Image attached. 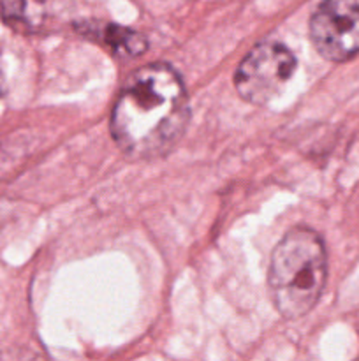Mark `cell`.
Instances as JSON below:
<instances>
[{
  "label": "cell",
  "instance_id": "cell-5",
  "mask_svg": "<svg viewBox=\"0 0 359 361\" xmlns=\"http://www.w3.org/2000/svg\"><path fill=\"white\" fill-rule=\"evenodd\" d=\"M97 35L102 42H106L118 55L139 56L148 48L146 39L139 32L120 27V25H104L101 30H97Z\"/></svg>",
  "mask_w": 359,
  "mask_h": 361
},
{
  "label": "cell",
  "instance_id": "cell-7",
  "mask_svg": "<svg viewBox=\"0 0 359 361\" xmlns=\"http://www.w3.org/2000/svg\"><path fill=\"white\" fill-rule=\"evenodd\" d=\"M0 94H2V90H0Z\"/></svg>",
  "mask_w": 359,
  "mask_h": 361
},
{
  "label": "cell",
  "instance_id": "cell-4",
  "mask_svg": "<svg viewBox=\"0 0 359 361\" xmlns=\"http://www.w3.org/2000/svg\"><path fill=\"white\" fill-rule=\"evenodd\" d=\"M310 37L324 59L345 62L359 53V0H322L310 20Z\"/></svg>",
  "mask_w": 359,
  "mask_h": 361
},
{
  "label": "cell",
  "instance_id": "cell-1",
  "mask_svg": "<svg viewBox=\"0 0 359 361\" xmlns=\"http://www.w3.org/2000/svg\"><path fill=\"white\" fill-rule=\"evenodd\" d=\"M189 123V97L168 63H148L123 85L111 111L113 140L129 157L144 161L168 154Z\"/></svg>",
  "mask_w": 359,
  "mask_h": 361
},
{
  "label": "cell",
  "instance_id": "cell-2",
  "mask_svg": "<svg viewBox=\"0 0 359 361\" xmlns=\"http://www.w3.org/2000/svg\"><path fill=\"white\" fill-rule=\"evenodd\" d=\"M327 277V256L315 231L294 228L280 240L270 263L275 309L287 319L306 316L319 302Z\"/></svg>",
  "mask_w": 359,
  "mask_h": 361
},
{
  "label": "cell",
  "instance_id": "cell-3",
  "mask_svg": "<svg viewBox=\"0 0 359 361\" xmlns=\"http://www.w3.org/2000/svg\"><path fill=\"white\" fill-rule=\"evenodd\" d=\"M294 69L296 56L287 46L277 41L259 42L236 69V90L246 102L263 106L285 87Z\"/></svg>",
  "mask_w": 359,
  "mask_h": 361
},
{
  "label": "cell",
  "instance_id": "cell-6",
  "mask_svg": "<svg viewBox=\"0 0 359 361\" xmlns=\"http://www.w3.org/2000/svg\"><path fill=\"white\" fill-rule=\"evenodd\" d=\"M0 361H48L41 353L23 345H14L0 351Z\"/></svg>",
  "mask_w": 359,
  "mask_h": 361
}]
</instances>
